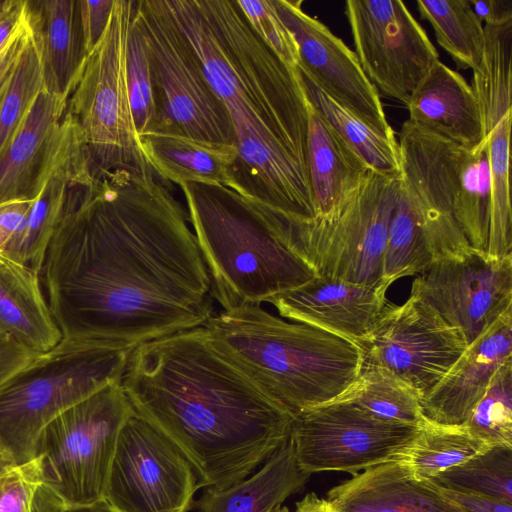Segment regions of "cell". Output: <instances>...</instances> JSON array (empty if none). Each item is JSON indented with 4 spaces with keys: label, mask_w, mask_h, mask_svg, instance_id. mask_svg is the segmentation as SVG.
<instances>
[{
    "label": "cell",
    "mask_w": 512,
    "mask_h": 512,
    "mask_svg": "<svg viewBox=\"0 0 512 512\" xmlns=\"http://www.w3.org/2000/svg\"><path fill=\"white\" fill-rule=\"evenodd\" d=\"M298 72L308 103L369 168L383 175L400 177V152L395 134H386L371 127L332 100L306 75Z\"/></svg>",
    "instance_id": "f546056e"
},
{
    "label": "cell",
    "mask_w": 512,
    "mask_h": 512,
    "mask_svg": "<svg viewBox=\"0 0 512 512\" xmlns=\"http://www.w3.org/2000/svg\"><path fill=\"white\" fill-rule=\"evenodd\" d=\"M31 33L26 9L24 19L0 49V91L11 76Z\"/></svg>",
    "instance_id": "ee69618b"
},
{
    "label": "cell",
    "mask_w": 512,
    "mask_h": 512,
    "mask_svg": "<svg viewBox=\"0 0 512 512\" xmlns=\"http://www.w3.org/2000/svg\"><path fill=\"white\" fill-rule=\"evenodd\" d=\"M382 284L367 285L315 275L267 300L281 317L307 324L354 343L364 340L389 301Z\"/></svg>",
    "instance_id": "d6986e66"
},
{
    "label": "cell",
    "mask_w": 512,
    "mask_h": 512,
    "mask_svg": "<svg viewBox=\"0 0 512 512\" xmlns=\"http://www.w3.org/2000/svg\"><path fill=\"white\" fill-rule=\"evenodd\" d=\"M430 480L444 489L512 503V447L490 446Z\"/></svg>",
    "instance_id": "e575fe53"
},
{
    "label": "cell",
    "mask_w": 512,
    "mask_h": 512,
    "mask_svg": "<svg viewBox=\"0 0 512 512\" xmlns=\"http://www.w3.org/2000/svg\"><path fill=\"white\" fill-rule=\"evenodd\" d=\"M136 1L114 0L107 27L87 54L67 109L83 134L93 175L156 173L140 146L126 83V45Z\"/></svg>",
    "instance_id": "52a82bcc"
},
{
    "label": "cell",
    "mask_w": 512,
    "mask_h": 512,
    "mask_svg": "<svg viewBox=\"0 0 512 512\" xmlns=\"http://www.w3.org/2000/svg\"><path fill=\"white\" fill-rule=\"evenodd\" d=\"M336 512H463L431 480L416 478L399 459L357 473L327 493Z\"/></svg>",
    "instance_id": "7402d4cb"
},
{
    "label": "cell",
    "mask_w": 512,
    "mask_h": 512,
    "mask_svg": "<svg viewBox=\"0 0 512 512\" xmlns=\"http://www.w3.org/2000/svg\"><path fill=\"white\" fill-rule=\"evenodd\" d=\"M298 50L297 69L336 103L371 127L395 134L380 94L363 72L357 56L318 19L308 15L301 0H273Z\"/></svg>",
    "instance_id": "2e32d148"
},
{
    "label": "cell",
    "mask_w": 512,
    "mask_h": 512,
    "mask_svg": "<svg viewBox=\"0 0 512 512\" xmlns=\"http://www.w3.org/2000/svg\"><path fill=\"white\" fill-rule=\"evenodd\" d=\"M490 447L462 425H444L427 419L419 434L399 459L420 480L458 465Z\"/></svg>",
    "instance_id": "836d02e7"
},
{
    "label": "cell",
    "mask_w": 512,
    "mask_h": 512,
    "mask_svg": "<svg viewBox=\"0 0 512 512\" xmlns=\"http://www.w3.org/2000/svg\"><path fill=\"white\" fill-rule=\"evenodd\" d=\"M405 105L407 120L459 147L472 149L485 138L472 86L440 60L429 69Z\"/></svg>",
    "instance_id": "603a6c76"
},
{
    "label": "cell",
    "mask_w": 512,
    "mask_h": 512,
    "mask_svg": "<svg viewBox=\"0 0 512 512\" xmlns=\"http://www.w3.org/2000/svg\"><path fill=\"white\" fill-rule=\"evenodd\" d=\"M433 260L417 209L400 183L383 255L382 284L388 289L400 278L418 275Z\"/></svg>",
    "instance_id": "d6a6232c"
},
{
    "label": "cell",
    "mask_w": 512,
    "mask_h": 512,
    "mask_svg": "<svg viewBox=\"0 0 512 512\" xmlns=\"http://www.w3.org/2000/svg\"><path fill=\"white\" fill-rule=\"evenodd\" d=\"M35 199V198H34ZM34 199H17L0 204V254L5 255L19 236Z\"/></svg>",
    "instance_id": "7bdbcfd3"
},
{
    "label": "cell",
    "mask_w": 512,
    "mask_h": 512,
    "mask_svg": "<svg viewBox=\"0 0 512 512\" xmlns=\"http://www.w3.org/2000/svg\"><path fill=\"white\" fill-rule=\"evenodd\" d=\"M443 493L463 512H512V503L442 488Z\"/></svg>",
    "instance_id": "bcb514c9"
},
{
    "label": "cell",
    "mask_w": 512,
    "mask_h": 512,
    "mask_svg": "<svg viewBox=\"0 0 512 512\" xmlns=\"http://www.w3.org/2000/svg\"><path fill=\"white\" fill-rule=\"evenodd\" d=\"M43 89L40 51L31 33L11 76L0 91V153Z\"/></svg>",
    "instance_id": "d590c367"
},
{
    "label": "cell",
    "mask_w": 512,
    "mask_h": 512,
    "mask_svg": "<svg viewBox=\"0 0 512 512\" xmlns=\"http://www.w3.org/2000/svg\"><path fill=\"white\" fill-rule=\"evenodd\" d=\"M188 221L155 175L72 190L40 272L62 336L136 346L204 326L214 298Z\"/></svg>",
    "instance_id": "6da1fadb"
},
{
    "label": "cell",
    "mask_w": 512,
    "mask_h": 512,
    "mask_svg": "<svg viewBox=\"0 0 512 512\" xmlns=\"http://www.w3.org/2000/svg\"><path fill=\"white\" fill-rule=\"evenodd\" d=\"M134 345L66 338L0 385V438L16 463L36 457L43 429L107 385L120 383Z\"/></svg>",
    "instance_id": "8992f818"
},
{
    "label": "cell",
    "mask_w": 512,
    "mask_h": 512,
    "mask_svg": "<svg viewBox=\"0 0 512 512\" xmlns=\"http://www.w3.org/2000/svg\"><path fill=\"white\" fill-rule=\"evenodd\" d=\"M411 292L458 328L469 345L512 308V255L469 248L437 258L414 279Z\"/></svg>",
    "instance_id": "9a60e30c"
},
{
    "label": "cell",
    "mask_w": 512,
    "mask_h": 512,
    "mask_svg": "<svg viewBox=\"0 0 512 512\" xmlns=\"http://www.w3.org/2000/svg\"><path fill=\"white\" fill-rule=\"evenodd\" d=\"M237 2L260 38L281 60L297 68V45L291 32L279 17L273 0H237Z\"/></svg>",
    "instance_id": "ab89813d"
},
{
    "label": "cell",
    "mask_w": 512,
    "mask_h": 512,
    "mask_svg": "<svg viewBox=\"0 0 512 512\" xmlns=\"http://www.w3.org/2000/svg\"><path fill=\"white\" fill-rule=\"evenodd\" d=\"M139 139L143 155L160 178L179 186L202 183L234 190L235 145L167 131L148 132Z\"/></svg>",
    "instance_id": "484cf974"
},
{
    "label": "cell",
    "mask_w": 512,
    "mask_h": 512,
    "mask_svg": "<svg viewBox=\"0 0 512 512\" xmlns=\"http://www.w3.org/2000/svg\"><path fill=\"white\" fill-rule=\"evenodd\" d=\"M38 45L45 90L69 97L86 57L80 0H27Z\"/></svg>",
    "instance_id": "cb8c5ba5"
},
{
    "label": "cell",
    "mask_w": 512,
    "mask_h": 512,
    "mask_svg": "<svg viewBox=\"0 0 512 512\" xmlns=\"http://www.w3.org/2000/svg\"><path fill=\"white\" fill-rule=\"evenodd\" d=\"M227 111L264 124L306 168L308 101L297 68L260 38L237 0H166Z\"/></svg>",
    "instance_id": "3957f363"
},
{
    "label": "cell",
    "mask_w": 512,
    "mask_h": 512,
    "mask_svg": "<svg viewBox=\"0 0 512 512\" xmlns=\"http://www.w3.org/2000/svg\"><path fill=\"white\" fill-rule=\"evenodd\" d=\"M36 355L0 330V385L29 363Z\"/></svg>",
    "instance_id": "f6af8a7d"
},
{
    "label": "cell",
    "mask_w": 512,
    "mask_h": 512,
    "mask_svg": "<svg viewBox=\"0 0 512 512\" xmlns=\"http://www.w3.org/2000/svg\"><path fill=\"white\" fill-rule=\"evenodd\" d=\"M15 465L17 463L12 452L0 438V474L13 468Z\"/></svg>",
    "instance_id": "816d5d0a"
},
{
    "label": "cell",
    "mask_w": 512,
    "mask_h": 512,
    "mask_svg": "<svg viewBox=\"0 0 512 512\" xmlns=\"http://www.w3.org/2000/svg\"><path fill=\"white\" fill-rule=\"evenodd\" d=\"M27 0H0V49L25 17Z\"/></svg>",
    "instance_id": "c3c4849f"
},
{
    "label": "cell",
    "mask_w": 512,
    "mask_h": 512,
    "mask_svg": "<svg viewBox=\"0 0 512 512\" xmlns=\"http://www.w3.org/2000/svg\"><path fill=\"white\" fill-rule=\"evenodd\" d=\"M133 411L121 384L113 383L43 429L36 448L43 484L67 509L104 503L118 436Z\"/></svg>",
    "instance_id": "9c48e42d"
},
{
    "label": "cell",
    "mask_w": 512,
    "mask_h": 512,
    "mask_svg": "<svg viewBox=\"0 0 512 512\" xmlns=\"http://www.w3.org/2000/svg\"><path fill=\"white\" fill-rule=\"evenodd\" d=\"M228 114L237 149L234 191L287 218H315L308 173L297 157L257 119L237 109Z\"/></svg>",
    "instance_id": "ac0fdd59"
},
{
    "label": "cell",
    "mask_w": 512,
    "mask_h": 512,
    "mask_svg": "<svg viewBox=\"0 0 512 512\" xmlns=\"http://www.w3.org/2000/svg\"><path fill=\"white\" fill-rule=\"evenodd\" d=\"M180 188L223 310L261 305L316 275L286 243L277 213L221 185Z\"/></svg>",
    "instance_id": "5b68a950"
},
{
    "label": "cell",
    "mask_w": 512,
    "mask_h": 512,
    "mask_svg": "<svg viewBox=\"0 0 512 512\" xmlns=\"http://www.w3.org/2000/svg\"><path fill=\"white\" fill-rule=\"evenodd\" d=\"M512 357V308L469 344L442 380L421 401L435 423L462 425L485 394L497 369Z\"/></svg>",
    "instance_id": "ffe728a7"
},
{
    "label": "cell",
    "mask_w": 512,
    "mask_h": 512,
    "mask_svg": "<svg viewBox=\"0 0 512 512\" xmlns=\"http://www.w3.org/2000/svg\"><path fill=\"white\" fill-rule=\"evenodd\" d=\"M114 0H80L81 25L86 56L98 44L107 27Z\"/></svg>",
    "instance_id": "b9f144b4"
},
{
    "label": "cell",
    "mask_w": 512,
    "mask_h": 512,
    "mask_svg": "<svg viewBox=\"0 0 512 512\" xmlns=\"http://www.w3.org/2000/svg\"><path fill=\"white\" fill-rule=\"evenodd\" d=\"M64 502L46 485L37 490L30 512H65Z\"/></svg>",
    "instance_id": "681fc988"
},
{
    "label": "cell",
    "mask_w": 512,
    "mask_h": 512,
    "mask_svg": "<svg viewBox=\"0 0 512 512\" xmlns=\"http://www.w3.org/2000/svg\"><path fill=\"white\" fill-rule=\"evenodd\" d=\"M65 512H112L104 503L90 508L66 509Z\"/></svg>",
    "instance_id": "f5cc1de1"
},
{
    "label": "cell",
    "mask_w": 512,
    "mask_h": 512,
    "mask_svg": "<svg viewBox=\"0 0 512 512\" xmlns=\"http://www.w3.org/2000/svg\"><path fill=\"white\" fill-rule=\"evenodd\" d=\"M281 512H290L286 507ZM293 512H336L329 502L317 496L314 492L308 493L296 503Z\"/></svg>",
    "instance_id": "f907efd6"
},
{
    "label": "cell",
    "mask_w": 512,
    "mask_h": 512,
    "mask_svg": "<svg viewBox=\"0 0 512 512\" xmlns=\"http://www.w3.org/2000/svg\"><path fill=\"white\" fill-rule=\"evenodd\" d=\"M120 384L133 410L184 453L201 488L245 479L290 438L295 416L222 356L203 326L136 345Z\"/></svg>",
    "instance_id": "7a4b0ae2"
},
{
    "label": "cell",
    "mask_w": 512,
    "mask_h": 512,
    "mask_svg": "<svg viewBox=\"0 0 512 512\" xmlns=\"http://www.w3.org/2000/svg\"><path fill=\"white\" fill-rule=\"evenodd\" d=\"M199 488L179 447L133 411L118 436L104 504L112 512H187Z\"/></svg>",
    "instance_id": "8fae6325"
},
{
    "label": "cell",
    "mask_w": 512,
    "mask_h": 512,
    "mask_svg": "<svg viewBox=\"0 0 512 512\" xmlns=\"http://www.w3.org/2000/svg\"><path fill=\"white\" fill-rule=\"evenodd\" d=\"M512 111L507 113L486 136L491 176L490 238L506 242L512 237V209L509 183Z\"/></svg>",
    "instance_id": "74e56055"
},
{
    "label": "cell",
    "mask_w": 512,
    "mask_h": 512,
    "mask_svg": "<svg viewBox=\"0 0 512 512\" xmlns=\"http://www.w3.org/2000/svg\"><path fill=\"white\" fill-rule=\"evenodd\" d=\"M306 165L315 214L321 218L334 214L370 170L309 103Z\"/></svg>",
    "instance_id": "d4e9b609"
},
{
    "label": "cell",
    "mask_w": 512,
    "mask_h": 512,
    "mask_svg": "<svg viewBox=\"0 0 512 512\" xmlns=\"http://www.w3.org/2000/svg\"><path fill=\"white\" fill-rule=\"evenodd\" d=\"M418 12L434 29L438 44L459 69L475 70L481 63L485 32L469 0H418Z\"/></svg>",
    "instance_id": "1f68e13d"
},
{
    "label": "cell",
    "mask_w": 512,
    "mask_h": 512,
    "mask_svg": "<svg viewBox=\"0 0 512 512\" xmlns=\"http://www.w3.org/2000/svg\"><path fill=\"white\" fill-rule=\"evenodd\" d=\"M126 83L138 136L155 131L158 118L149 59L135 12L126 45Z\"/></svg>",
    "instance_id": "f35d334b"
},
{
    "label": "cell",
    "mask_w": 512,
    "mask_h": 512,
    "mask_svg": "<svg viewBox=\"0 0 512 512\" xmlns=\"http://www.w3.org/2000/svg\"><path fill=\"white\" fill-rule=\"evenodd\" d=\"M422 426L380 420L339 397L295 415L290 438L298 465L308 474L356 475L400 459Z\"/></svg>",
    "instance_id": "7c38bea8"
},
{
    "label": "cell",
    "mask_w": 512,
    "mask_h": 512,
    "mask_svg": "<svg viewBox=\"0 0 512 512\" xmlns=\"http://www.w3.org/2000/svg\"><path fill=\"white\" fill-rule=\"evenodd\" d=\"M203 328L222 356L294 416L339 398L363 363L356 343L261 305L222 310Z\"/></svg>",
    "instance_id": "277c9868"
},
{
    "label": "cell",
    "mask_w": 512,
    "mask_h": 512,
    "mask_svg": "<svg viewBox=\"0 0 512 512\" xmlns=\"http://www.w3.org/2000/svg\"><path fill=\"white\" fill-rule=\"evenodd\" d=\"M69 97L43 89L0 153V204L34 199L53 157Z\"/></svg>",
    "instance_id": "44dd1931"
},
{
    "label": "cell",
    "mask_w": 512,
    "mask_h": 512,
    "mask_svg": "<svg viewBox=\"0 0 512 512\" xmlns=\"http://www.w3.org/2000/svg\"><path fill=\"white\" fill-rule=\"evenodd\" d=\"M357 345L362 364L391 371L414 388L421 401L468 346L458 328L412 292L401 305L389 302L371 333Z\"/></svg>",
    "instance_id": "4fadbf2b"
},
{
    "label": "cell",
    "mask_w": 512,
    "mask_h": 512,
    "mask_svg": "<svg viewBox=\"0 0 512 512\" xmlns=\"http://www.w3.org/2000/svg\"><path fill=\"white\" fill-rule=\"evenodd\" d=\"M355 54L378 93L406 104L439 54L399 0H348Z\"/></svg>",
    "instance_id": "5bb4252c"
},
{
    "label": "cell",
    "mask_w": 512,
    "mask_h": 512,
    "mask_svg": "<svg viewBox=\"0 0 512 512\" xmlns=\"http://www.w3.org/2000/svg\"><path fill=\"white\" fill-rule=\"evenodd\" d=\"M157 111L155 131L235 145L228 111L209 85L166 0L136 1Z\"/></svg>",
    "instance_id": "30bf717a"
},
{
    "label": "cell",
    "mask_w": 512,
    "mask_h": 512,
    "mask_svg": "<svg viewBox=\"0 0 512 512\" xmlns=\"http://www.w3.org/2000/svg\"><path fill=\"white\" fill-rule=\"evenodd\" d=\"M464 425L489 446L512 447V357L494 373Z\"/></svg>",
    "instance_id": "8d00e7d4"
},
{
    "label": "cell",
    "mask_w": 512,
    "mask_h": 512,
    "mask_svg": "<svg viewBox=\"0 0 512 512\" xmlns=\"http://www.w3.org/2000/svg\"><path fill=\"white\" fill-rule=\"evenodd\" d=\"M485 25H500L512 21V0H469Z\"/></svg>",
    "instance_id": "7dc6e473"
},
{
    "label": "cell",
    "mask_w": 512,
    "mask_h": 512,
    "mask_svg": "<svg viewBox=\"0 0 512 512\" xmlns=\"http://www.w3.org/2000/svg\"><path fill=\"white\" fill-rule=\"evenodd\" d=\"M400 183L401 176L370 169L334 214L308 220L279 215L286 243L316 275L382 284L383 255Z\"/></svg>",
    "instance_id": "ba28073f"
},
{
    "label": "cell",
    "mask_w": 512,
    "mask_h": 512,
    "mask_svg": "<svg viewBox=\"0 0 512 512\" xmlns=\"http://www.w3.org/2000/svg\"><path fill=\"white\" fill-rule=\"evenodd\" d=\"M0 330L34 354L63 338L41 288L40 274L0 254Z\"/></svg>",
    "instance_id": "4316f807"
},
{
    "label": "cell",
    "mask_w": 512,
    "mask_h": 512,
    "mask_svg": "<svg viewBox=\"0 0 512 512\" xmlns=\"http://www.w3.org/2000/svg\"><path fill=\"white\" fill-rule=\"evenodd\" d=\"M491 176L488 140L460 148L454 181V215L469 246L488 252L491 222Z\"/></svg>",
    "instance_id": "f1b7e54d"
},
{
    "label": "cell",
    "mask_w": 512,
    "mask_h": 512,
    "mask_svg": "<svg viewBox=\"0 0 512 512\" xmlns=\"http://www.w3.org/2000/svg\"><path fill=\"white\" fill-rule=\"evenodd\" d=\"M398 146L401 183L417 209L434 260L471 248L458 226L453 208L461 147L409 120L401 127Z\"/></svg>",
    "instance_id": "e0dca14e"
},
{
    "label": "cell",
    "mask_w": 512,
    "mask_h": 512,
    "mask_svg": "<svg viewBox=\"0 0 512 512\" xmlns=\"http://www.w3.org/2000/svg\"><path fill=\"white\" fill-rule=\"evenodd\" d=\"M249 479L224 489L206 488L192 508L201 512H281L282 503L299 492L310 474L303 471L288 439Z\"/></svg>",
    "instance_id": "83f0119b"
},
{
    "label": "cell",
    "mask_w": 512,
    "mask_h": 512,
    "mask_svg": "<svg viewBox=\"0 0 512 512\" xmlns=\"http://www.w3.org/2000/svg\"><path fill=\"white\" fill-rule=\"evenodd\" d=\"M340 397L383 421L416 426L427 421L417 391L380 366L362 364L358 378Z\"/></svg>",
    "instance_id": "4dcf8cb0"
},
{
    "label": "cell",
    "mask_w": 512,
    "mask_h": 512,
    "mask_svg": "<svg viewBox=\"0 0 512 512\" xmlns=\"http://www.w3.org/2000/svg\"><path fill=\"white\" fill-rule=\"evenodd\" d=\"M43 484L37 457L0 474V512H30L34 496Z\"/></svg>",
    "instance_id": "60d3db41"
}]
</instances>
